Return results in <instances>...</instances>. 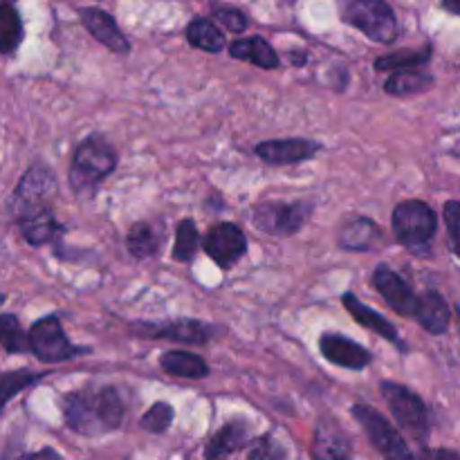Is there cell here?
<instances>
[{
	"instance_id": "6da1fadb",
	"label": "cell",
	"mask_w": 460,
	"mask_h": 460,
	"mask_svg": "<svg viewBox=\"0 0 460 460\" xmlns=\"http://www.w3.org/2000/svg\"><path fill=\"white\" fill-rule=\"evenodd\" d=\"M63 418L81 436H103L124 420V402L112 386L81 389L63 398Z\"/></svg>"
},
{
	"instance_id": "7a4b0ae2",
	"label": "cell",
	"mask_w": 460,
	"mask_h": 460,
	"mask_svg": "<svg viewBox=\"0 0 460 460\" xmlns=\"http://www.w3.org/2000/svg\"><path fill=\"white\" fill-rule=\"evenodd\" d=\"M117 166V153L103 137H88L76 146L70 164V187L79 196H93L99 182Z\"/></svg>"
},
{
	"instance_id": "3957f363",
	"label": "cell",
	"mask_w": 460,
	"mask_h": 460,
	"mask_svg": "<svg viewBox=\"0 0 460 460\" xmlns=\"http://www.w3.org/2000/svg\"><path fill=\"white\" fill-rule=\"evenodd\" d=\"M341 16L376 43L389 45L398 39V18L385 0H344Z\"/></svg>"
},
{
	"instance_id": "277c9868",
	"label": "cell",
	"mask_w": 460,
	"mask_h": 460,
	"mask_svg": "<svg viewBox=\"0 0 460 460\" xmlns=\"http://www.w3.org/2000/svg\"><path fill=\"white\" fill-rule=\"evenodd\" d=\"M391 225H394L395 241L407 247V250L416 252L429 245L431 238L436 236L438 218H436V211L427 202L404 200L394 209Z\"/></svg>"
},
{
	"instance_id": "5b68a950",
	"label": "cell",
	"mask_w": 460,
	"mask_h": 460,
	"mask_svg": "<svg viewBox=\"0 0 460 460\" xmlns=\"http://www.w3.org/2000/svg\"><path fill=\"white\" fill-rule=\"evenodd\" d=\"M30 350L40 359L43 364H61L67 359L81 358V355L90 353L84 346H75L63 332L58 317L49 314V317L39 319L34 326L30 328Z\"/></svg>"
},
{
	"instance_id": "8992f818",
	"label": "cell",
	"mask_w": 460,
	"mask_h": 460,
	"mask_svg": "<svg viewBox=\"0 0 460 460\" xmlns=\"http://www.w3.org/2000/svg\"><path fill=\"white\" fill-rule=\"evenodd\" d=\"M380 389L382 398L386 400L398 425L411 436H416L418 440H425L429 434V413H427L420 395H416L411 389L398 385V382H382Z\"/></svg>"
},
{
	"instance_id": "52a82bcc",
	"label": "cell",
	"mask_w": 460,
	"mask_h": 460,
	"mask_svg": "<svg viewBox=\"0 0 460 460\" xmlns=\"http://www.w3.org/2000/svg\"><path fill=\"white\" fill-rule=\"evenodd\" d=\"M350 411H353L355 420L364 427L373 447H376L386 460H416L411 449H409V445L404 443L402 436L398 434V429H394L391 422L386 420L382 413H377L376 409H371L368 404H355Z\"/></svg>"
},
{
	"instance_id": "ba28073f",
	"label": "cell",
	"mask_w": 460,
	"mask_h": 460,
	"mask_svg": "<svg viewBox=\"0 0 460 460\" xmlns=\"http://www.w3.org/2000/svg\"><path fill=\"white\" fill-rule=\"evenodd\" d=\"M54 193H57V178H54L52 171L40 164L31 166L22 175L12 198V211L16 220L36 214V211L48 209Z\"/></svg>"
},
{
	"instance_id": "9c48e42d",
	"label": "cell",
	"mask_w": 460,
	"mask_h": 460,
	"mask_svg": "<svg viewBox=\"0 0 460 460\" xmlns=\"http://www.w3.org/2000/svg\"><path fill=\"white\" fill-rule=\"evenodd\" d=\"M310 207L304 202H263L252 214L256 229L272 236H292L308 220Z\"/></svg>"
},
{
	"instance_id": "30bf717a",
	"label": "cell",
	"mask_w": 460,
	"mask_h": 460,
	"mask_svg": "<svg viewBox=\"0 0 460 460\" xmlns=\"http://www.w3.org/2000/svg\"><path fill=\"white\" fill-rule=\"evenodd\" d=\"M202 247L218 268L229 270L247 254V238L238 225L218 223L209 229V234L202 241Z\"/></svg>"
},
{
	"instance_id": "8fae6325",
	"label": "cell",
	"mask_w": 460,
	"mask_h": 460,
	"mask_svg": "<svg viewBox=\"0 0 460 460\" xmlns=\"http://www.w3.org/2000/svg\"><path fill=\"white\" fill-rule=\"evenodd\" d=\"M373 288L382 295V299L394 308V313H398L400 317H416L418 310V299L420 296L411 290L407 281L400 277L398 272H394L386 265L373 272Z\"/></svg>"
},
{
	"instance_id": "7c38bea8",
	"label": "cell",
	"mask_w": 460,
	"mask_h": 460,
	"mask_svg": "<svg viewBox=\"0 0 460 460\" xmlns=\"http://www.w3.org/2000/svg\"><path fill=\"white\" fill-rule=\"evenodd\" d=\"M135 332H139L146 340H171L182 341V344H207L214 337L216 328L209 323L196 322V319H178L169 323H139L135 326Z\"/></svg>"
},
{
	"instance_id": "4fadbf2b",
	"label": "cell",
	"mask_w": 460,
	"mask_h": 460,
	"mask_svg": "<svg viewBox=\"0 0 460 460\" xmlns=\"http://www.w3.org/2000/svg\"><path fill=\"white\" fill-rule=\"evenodd\" d=\"M319 151H322V144L304 137L265 139V142H261L259 146H256V155L274 166L299 164V162L313 160Z\"/></svg>"
},
{
	"instance_id": "5bb4252c",
	"label": "cell",
	"mask_w": 460,
	"mask_h": 460,
	"mask_svg": "<svg viewBox=\"0 0 460 460\" xmlns=\"http://www.w3.org/2000/svg\"><path fill=\"white\" fill-rule=\"evenodd\" d=\"M319 350L328 362L349 368V371H362L373 362V355L364 346L340 332H326L319 337Z\"/></svg>"
},
{
	"instance_id": "9a60e30c",
	"label": "cell",
	"mask_w": 460,
	"mask_h": 460,
	"mask_svg": "<svg viewBox=\"0 0 460 460\" xmlns=\"http://www.w3.org/2000/svg\"><path fill=\"white\" fill-rule=\"evenodd\" d=\"M81 22L85 25V30L94 36L102 45H106L108 49L117 54H128L130 52V43L128 39L124 36V31L119 30L115 18L111 16L103 9H81Z\"/></svg>"
},
{
	"instance_id": "2e32d148",
	"label": "cell",
	"mask_w": 460,
	"mask_h": 460,
	"mask_svg": "<svg viewBox=\"0 0 460 460\" xmlns=\"http://www.w3.org/2000/svg\"><path fill=\"white\" fill-rule=\"evenodd\" d=\"M341 301H344V308L349 310L350 317H353L355 322L359 323V326H364V328H368V331L377 332V335L385 337L386 341H391L394 346H398L402 353H407V344L400 340L398 328H395L394 323L389 322V319H385L380 313H376L373 308L364 305L362 301H359L358 296L353 295V292H346V295L341 296Z\"/></svg>"
},
{
	"instance_id": "e0dca14e",
	"label": "cell",
	"mask_w": 460,
	"mask_h": 460,
	"mask_svg": "<svg viewBox=\"0 0 460 460\" xmlns=\"http://www.w3.org/2000/svg\"><path fill=\"white\" fill-rule=\"evenodd\" d=\"M247 443H250V425L245 420H232L211 436V440L205 447V458L225 460L232 456V454H236L238 449L245 447Z\"/></svg>"
},
{
	"instance_id": "ac0fdd59",
	"label": "cell",
	"mask_w": 460,
	"mask_h": 460,
	"mask_svg": "<svg viewBox=\"0 0 460 460\" xmlns=\"http://www.w3.org/2000/svg\"><path fill=\"white\" fill-rule=\"evenodd\" d=\"M341 250L349 252H371L382 245V229L368 218H355L340 229Z\"/></svg>"
},
{
	"instance_id": "d6986e66",
	"label": "cell",
	"mask_w": 460,
	"mask_h": 460,
	"mask_svg": "<svg viewBox=\"0 0 460 460\" xmlns=\"http://www.w3.org/2000/svg\"><path fill=\"white\" fill-rule=\"evenodd\" d=\"M416 319L427 332H431V335H443V332H447L449 322H452V310H449L443 295L429 290L425 295H420V299H418Z\"/></svg>"
},
{
	"instance_id": "ffe728a7",
	"label": "cell",
	"mask_w": 460,
	"mask_h": 460,
	"mask_svg": "<svg viewBox=\"0 0 460 460\" xmlns=\"http://www.w3.org/2000/svg\"><path fill=\"white\" fill-rule=\"evenodd\" d=\"M229 57L238 58V61H250L254 66L263 67V70H274L279 67V54L274 52L272 45L261 36H250V39L234 40L229 45Z\"/></svg>"
},
{
	"instance_id": "44dd1931",
	"label": "cell",
	"mask_w": 460,
	"mask_h": 460,
	"mask_svg": "<svg viewBox=\"0 0 460 460\" xmlns=\"http://www.w3.org/2000/svg\"><path fill=\"white\" fill-rule=\"evenodd\" d=\"M160 367L169 376L184 377V380H202L209 376V367L200 355H193L189 350H169L160 358Z\"/></svg>"
},
{
	"instance_id": "7402d4cb",
	"label": "cell",
	"mask_w": 460,
	"mask_h": 460,
	"mask_svg": "<svg viewBox=\"0 0 460 460\" xmlns=\"http://www.w3.org/2000/svg\"><path fill=\"white\" fill-rule=\"evenodd\" d=\"M18 223H21V232L30 245H45V243H52L54 238L63 234V227L57 223L49 207L31 216H25Z\"/></svg>"
},
{
	"instance_id": "603a6c76",
	"label": "cell",
	"mask_w": 460,
	"mask_h": 460,
	"mask_svg": "<svg viewBox=\"0 0 460 460\" xmlns=\"http://www.w3.org/2000/svg\"><path fill=\"white\" fill-rule=\"evenodd\" d=\"M349 443L344 434L331 425H319L317 436H314L313 454L317 460H350Z\"/></svg>"
},
{
	"instance_id": "cb8c5ba5",
	"label": "cell",
	"mask_w": 460,
	"mask_h": 460,
	"mask_svg": "<svg viewBox=\"0 0 460 460\" xmlns=\"http://www.w3.org/2000/svg\"><path fill=\"white\" fill-rule=\"evenodd\" d=\"M187 40L193 45V48L209 54L223 52L225 45H227L223 31H220L214 22L207 21V18H196V21L189 22Z\"/></svg>"
},
{
	"instance_id": "d4e9b609",
	"label": "cell",
	"mask_w": 460,
	"mask_h": 460,
	"mask_svg": "<svg viewBox=\"0 0 460 460\" xmlns=\"http://www.w3.org/2000/svg\"><path fill=\"white\" fill-rule=\"evenodd\" d=\"M434 84V76L425 75L420 70H400L386 79L385 90L394 97H409V94L425 93L427 88H431Z\"/></svg>"
},
{
	"instance_id": "484cf974",
	"label": "cell",
	"mask_w": 460,
	"mask_h": 460,
	"mask_svg": "<svg viewBox=\"0 0 460 460\" xmlns=\"http://www.w3.org/2000/svg\"><path fill=\"white\" fill-rule=\"evenodd\" d=\"M162 243V234H157L155 229L148 223H135L133 227L126 234V247H128L130 254L135 259H151L157 254Z\"/></svg>"
},
{
	"instance_id": "4316f807",
	"label": "cell",
	"mask_w": 460,
	"mask_h": 460,
	"mask_svg": "<svg viewBox=\"0 0 460 460\" xmlns=\"http://www.w3.org/2000/svg\"><path fill=\"white\" fill-rule=\"evenodd\" d=\"M431 58V45L420 49H402V52L386 54V57L376 58V70L382 72H400V70H418Z\"/></svg>"
},
{
	"instance_id": "83f0119b",
	"label": "cell",
	"mask_w": 460,
	"mask_h": 460,
	"mask_svg": "<svg viewBox=\"0 0 460 460\" xmlns=\"http://www.w3.org/2000/svg\"><path fill=\"white\" fill-rule=\"evenodd\" d=\"M22 40V22L12 4H0V54H12Z\"/></svg>"
},
{
	"instance_id": "f1b7e54d",
	"label": "cell",
	"mask_w": 460,
	"mask_h": 460,
	"mask_svg": "<svg viewBox=\"0 0 460 460\" xmlns=\"http://www.w3.org/2000/svg\"><path fill=\"white\" fill-rule=\"evenodd\" d=\"M198 243H200V236H198L196 223L191 218H184L175 229L173 259L180 261V263H191L196 259Z\"/></svg>"
},
{
	"instance_id": "f546056e",
	"label": "cell",
	"mask_w": 460,
	"mask_h": 460,
	"mask_svg": "<svg viewBox=\"0 0 460 460\" xmlns=\"http://www.w3.org/2000/svg\"><path fill=\"white\" fill-rule=\"evenodd\" d=\"M45 373H31V371H9L0 376V411H3L4 404L13 398L16 394H21L27 386L36 385V382L43 377Z\"/></svg>"
},
{
	"instance_id": "4dcf8cb0",
	"label": "cell",
	"mask_w": 460,
	"mask_h": 460,
	"mask_svg": "<svg viewBox=\"0 0 460 460\" xmlns=\"http://www.w3.org/2000/svg\"><path fill=\"white\" fill-rule=\"evenodd\" d=\"M0 346L9 353H22L30 350V340L21 332V323L13 314H3L0 317Z\"/></svg>"
},
{
	"instance_id": "1f68e13d",
	"label": "cell",
	"mask_w": 460,
	"mask_h": 460,
	"mask_svg": "<svg viewBox=\"0 0 460 460\" xmlns=\"http://www.w3.org/2000/svg\"><path fill=\"white\" fill-rule=\"evenodd\" d=\"M173 418L175 413L171 404L155 402L146 413H144L139 425H142V429L151 431V434H164V431L171 427V422H173Z\"/></svg>"
},
{
	"instance_id": "d6a6232c",
	"label": "cell",
	"mask_w": 460,
	"mask_h": 460,
	"mask_svg": "<svg viewBox=\"0 0 460 460\" xmlns=\"http://www.w3.org/2000/svg\"><path fill=\"white\" fill-rule=\"evenodd\" d=\"M250 460H283L286 458V449L272 438V436H261L250 445Z\"/></svg>"
},
{
	"instance_id": "836d02e7",
	"label": "cell",
	"mask_w": 460,
	"mask_h": 460,
	"mask_svg": "<svg viewBox=\"0 0 460 460\" xmlns=\"http://www.w3.org/2000/svg\"><path fill=\"white\" fill-rule=\"evenodd\" d=\"M445 225H447L449 241H452L454 252L460 256V202L449 200L445 205Z\"/></svg>"
},
{
	"instance_id": "e575fe53",
	"label": "cell",
	"mask_w": 460,
	"mask_h": 460,
	"mask_svg": "<svg viewBox=\"0 0 460 460\" xmlns=\"http://www.w3.org/2000/svg\"><path fill=\"white\" fill-rule=\"evenodd\" d=\"M214 18L223 27H227L229 31H245L247 30V16L241 12V9L232 7H220L214 12Z\"/></svg>"
},
{
	"instance_id": "d590c367",
	"label": "cell",
	"mask_w": 460,
	"mask_h": 460,
	"mask_svg": "<svg viewBox=\"0 0 460 460\" xmlns=\"http://www.w3.org/2000/svg\"><path fill=\"white\" fill-rule=\"evenodd\" d=\"M420 460H460V454L452 449H427Z\"/></svg>"
},
{
	"instance_id": "8d00e7d4",
	"label": "cell",
	"mask_w": 460,
	"mask_h": 460,
	"mask_svg": "<svg viewBox=\"0 0 460 460\" xmlns=\"http://www.w3.org/2000/svg\"><path fill=\"white\" fill-rule=\"evenodd\" d=\"M21 460H66V458H63L58 452H54V449L45 447V449H40V452L30 454V456H25V458H21Z\"/></svg>"
},
{
	"instance_id": "74e56055",
	"label": "cell",
	"mask_w": 460,
	"mask_h": 460,
	"mask_svg": "<svg viewBox=\"0 0 460 460\" xmlns=\"http://www.w3.org/2000/svg\"><path fill=\"white\" fill-rule=\"evenodd\" d=\"M443 7L447 9V12L456 13V16H460V0H443Z\"/></svg>"
},
{
	"instance_id": "f35d334b",
	"label": "cell",
	"mask_w": 460,
	"mask_h": 460,
	"mask_svg": "<svg viewBox=\"0 0 460 460\" xmlns=\"http://www.w3.org/2000/svg\"><path fill=\"white\" fill-rule=\"evenodd\" d=\"M290 61L295 63V66H304V63L308 61V57H305V52H301V54L292 52V54H290Z\"/></svg>"
},
{
	"instance_id": "ab89813d",
	"label": "cell",
	"mask_w": 460,
	"mask_h": 460,
	"mask_svg": "<svg viewBox=\"0 0 460 460\" xmlns=\"http://www.w3.org/2000/svg\"><path fill=\"white\" fill-rule=\"evenodd\" d=\"M12 3H16V0H0V4H12Z\"/></svg>"
},
{
	"instance_id": "60d3db41",
	"label": "cell",
	"mask_w": 460,
	"mask_h": 460,
	"mask_svg": "<svg viewBox=\"0 0 460 460\" xmlns=\"http://www.w3.org/2000/svg\"><path fill=\"white\" fill-rule=\"evenodd\" d=\"M456 314H458V319H460V305L456 308Z\"/></svg>"
},
{
	"instance_id": "b9f144b4",
	"label": "cell",
	"mask_w": 460,
	"mask_h": 460,
	"mask_svg": "<svg viewBox=\"0 0 460 460\" xmlns=\"http://www.w3.org/2000/svg\"><path fill=\"white\" fill-rule=\"evenodd\" d=\"M3 299H4V296H0V304H3Z\"/></svg>"
}]
</instances>
